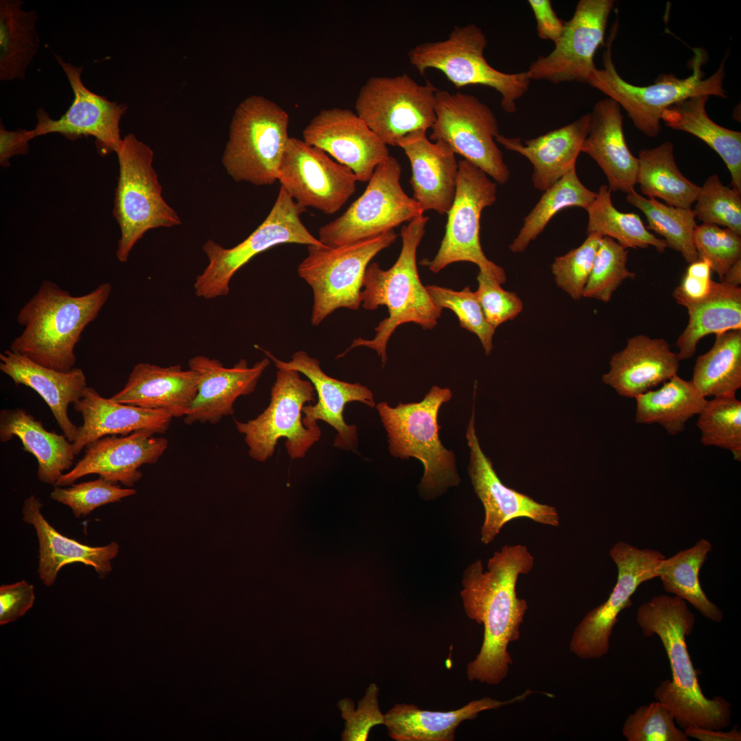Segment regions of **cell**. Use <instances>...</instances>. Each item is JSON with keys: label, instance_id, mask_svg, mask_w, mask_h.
Masks as SVG:
<instances>
[{"label": "cell", "instance_id": "6da1fadb", "mask_svg": "<svg viewBox=\"0 0 741 741\" xmlns=\"http://www.w3.org/2000/svg\"><path fill=\"white\" fill-rule=\"evenodd\" d=\"M533 565L528 548L517 544L495 552L489 560L488 571H484L480 559L464 571L460 595L465 613L484 626L480 650L467 667L469 681L497 685L508 676L513 663L508 646L519 639L528 607L527 601L517 596V582Z\"/></svg>", "mask_w": 741, "mask_h": 741}, {"label": "cell", "instance_id": "7a4b0ae2", "mask_svg": "<svg viewBox=\"0 0 741 741\" xmlns=\"http://www.w3.org/2000/svg\"><path fill=\"white\" fill-rule=\"evenodd\" d=\"M636 620L645 637L657 635L669 659L672 680L663 681L654 698L672 714L679 727L721 730L731 724V705L721 696L707 698L687 648L685 637L696 618L687 602L676 596L658 595L642 604Z\"/></svg>", "mask_w": 741, "mask_h": 741}, {"label": "cell", "instance_id": "3957f363", "mask_svg": "<svg viewBox=\"0 0 741 741\" xmlns=\"http://www.w3.org/2000/svg\"><path fill=\"white\" fill-rule=\"evenodd\" d=\"M112 292L106 282L82 296H73L49 280L20 309L22 333L11 351L47 368L68 372L76 362L75 347L86 327L95 320Z\"/></svg>", "mask_w": 741, "mask_h": 741}, {"label": "cell", "instance_id": "277c9868", "mask_svg": "<svg viewBox=\"0 0 741 741\" xmlns=\"http://www.w3.org/2000/svg\"><path fill=\"white\" fill-rule=\"evenodd\" d=\"M428 220L427 216L422 215L402 226L401 252L391 268L383 270L377 262L368 266L363 280L364 288L360 292L362 307L374 310L379 306H386L389 316L375 328L376 333L373 339H355L337 358L343 357L353 348L366 346L377 353L384 366L387 362L388 342L399 325L413 322L423 329H432L437 325L443 309L434 303L422 284L416 260L417 248Z\"/></svg>", "mask_w": 741, "mask_h": 741}, {"label": "cell", "instance_id": "5b68a950", "mask_svg": "<svg viewBox=\"0 0 741 741\" xmlns=\"http://www.w3.org/2000/svg\"><path fill=\"white\" fill-rule=\"evenodd\" d=\"M616 27L615 24L603 52V69H596L588 84L623 108L635 128L646 136L655 137L659 134L662 114L678 102L697 95L727 97L723 88L724 60L714 74L704 78L700 49H695L692 73L685 78L668 73L660 75L654 84L647 86L626 82L617 71L612 59L611 45Z\"/></svg>", "mask_w": 741, "mask_h": 741}, {"label": "cell", "instance_id": "8992f818", "mask_svg": "<svg viewBox=\"0 0 741 741\" xmlns=\"http://www.w3.org/2000/svg\"><path fill=\"white\" fill-rule=\"evenodd\" d=\"M451 396L449 388L434 386L419 402L400 403L395 408L385 401L377 405L390 454L403 459L414 457L423 463L420 487L427 496L460 482L455 455L443 445L438 424L440 408Z\"/></svg>", "mask_w": 741, "mask_h": 741}, {"label": "cell", "instance_id": "52a82bcc", "mask_svg": "<svg viewBox=\"0 0 741 741\" xmlns=\"http://www.w3.org/2000/svg\"><path fill=\"white\" fill-rule=\"evenodd\" d=\"M289 115L280 106L261 95H250L233 116L222 164L235 181L269 185L278 180L290 139Z\"/></svg>", "mask_w": 741, "mask_h": 741}, {"label": "cell", "instance_id": "ba28073f", "mask_svg": "<svg viewBox=\"0 0 741 741\" xmlns=\"http://www.w3.org/2000/svg\"><path fill=\"white\" fill-rule=\"evenodd\" d=\"M116 154L119 176L113 213L121 231L116 256L120 262H126L148 231L177 226L181 221L162 196L152 166V150L134 134H128Z\"/></svg>", "mask_w": 741, "mask_h": 741}, {"label": "cell", "instance_id": "9c48e42d", "mask_svg": "<svg viewBox=\"0 0 741 741\" xmlns=\"http://www.w3.org/2000/svg\"><path fill=\"white\" fill-rule=\"evenodd\" d=\"M487 39L475 24L456 26L447 38L425 42L408 51L410 64L420 75L434 69L440 71L456 88L469 85L491 87L501 95L502 108L513 113L516 102L528 91L530 79L526 71L506 73L486 61L484 52Z\"/></svg>", "mask_w": 741, "mask_h": 741}, {"label": "cell", "instance_id": "30bf717a", "mask_svg": "<svg viewBox=\"0 0 741 741\" xmlns=\"http://www.w3.org/2000/svg\"><path fill=\"white\" fill-rule=\"evenodd\" d=\"M397 238L392 230L333 248L307 246L308 255L297 271L313 290V325L318 326L337 309H359L364 277L370 261Z\"/></svg>", "mask_w": 741, "mask_h": 741}, {"label": "cell", "instance_id": "8fae6325", "mask_svg": "<svg viewBox=\"0 0 741 741\" xmlns=\"http://www.w3.org/2000/svg\"><path fill=\"white\" fill-rule=\"evenodd\" d=\"M306 208L296 202L280 187L278 196L264 221L246 239L226 248L209 239L202 246L209 263L193 283L197 296L213 299L226 296L232 277L257 255L286 243L323 246L301 220Z\"/></svg>", "mask_w": 741, "mask_h": 741}, {"label": "cell", "instance_id": "7c38bea8", "mask_svg": "<svg viewBox=\"0 0 741 741\" xmlns=\"http://www.w3.org/2000/svg\"><path fill=\"white\" fill-rule=\"evenodd\" d=\"M401 167L389 156L375 169L364 193L340 217L321 226L318 240L333 248L394 230L423 215L401 187Z\"/></svg>", "mask_w": 741, "mask_h": 741}, {"label": "cell", "instance_id": "4fadbf2b", "mask_svg": "<svg viewBox=\"0 0 741 741\" xmlns=\"http://www.w3.org/2000/svg\"><path fill=\"white\" fill-rule=\"evenodd\" d=\"M299 373L292 369H278L268 408L253 419L235 421L252 459L265 462L272 457L281 438H286L285 446L292 460L302 458L320 439L318 426L307 427L303 423L302 408L306 402H315L316 390L311 381L302 379Z\"/></svg>", "mask_w": 741, "mask_h": 741}, {"label": "cell", "instance_id": "5bb4252c", "mask_svg": "<svg viewBox=\"0 0 741 741\" xmlns=\"http://www.w3.org/2000/svg\"><path fill=\"white\" fill-rule=\"evenodd\" d=\"M497 187V183L474 164L465 159L458 162L456 191L444 237L434 259H424L421 265L437 273L453 263L468 261L501 284L506 281L504 270L486 257L480 240L481 214L496 201Z\"/></svg>", "mask_w": 741, "mask_h": 741}, {"label": "cell", "instance_id": "9a60e30c", "mask_svg": "<svg viewBox=\"0 0 741 741\" xmlns=\"http://www.w3.org/2000/svg\"><path fill=\"white\" fill-rule=\"evenodd\" d=\"M434 109L430 140L447 143L497 183L505 184L510 172L496 143L498 122L489 106L473 95L438 89Z\"/></svg>", "mask_w": 741, "mask_h": 741}, {"label": "cell", "instance_id": "2e32d148", "mask_svg": "<svg viewBox=\"0 0 741 741\" xmlns=\"http://www.w3.org/2000/svg\"><path fill=\"white\" fill-rule=\"evenodd\" d=\"M437 90L430 81L420 84L407 73L372 77L359 91L355 113L386 145L398 146L406 135L432 128Z\"/></svg>", "mask_w": 741, "mask_h": 741}, {"label": "cell", "instance_id": "e0dca14e", "mask_svg": "<svg viewBox=\"0 0 741 741\" xmlns=\"http://www.w3.org/2000/svg\"><path fill=\"white\" fill-rule=\"evenodd\" d=\"M609 554L618 570L617 582L607 600L590 610L575 628L569 648L582 659L605 656L620 613L632 605L631 598L643 583L657 578L655 567L666 558L659 551L616 543Z\"/></svg>", "mask_w": 741, "mask_h": 741}, {"label": "cell", "instance_id": "ac0fdd59", "mask_svg": "<svg viewBox=\"0 0 741 741\" xmlns=\"http://www.w3.org/2000/svg\"><path fill=\"white\" fill-rule=\"evenodd\" d=\"M281 187L306 208L339 211L354 193L357 178L348 167L303 140L290 137L279 170Z\"/></svg>", "mask_w": 741, "mask_h": 741}, {"label": "cell", "instance_id": "d6986e66", "mask_svg": "<svg viewBox=\"0 0 741 741\" xmlns=\"http://www.w3.org/2000/svg\"><path fill=\"white\" fill-rule=\"evenodd\" d=\"M613 0H580L572 17L565 23L560 39L548 55L540 56L526 73L530 80L554 84L589 82L596 70L593 58L604 43Z\"/></svg>", "mask_w": 741, "mask_h": 741}, {"label": "cell", "instance_id": "ffe728a7", "mask_svg": "<svg viewBox=\"0 0 741 741\" xmlns=\"http://www.w3.org/2000/svg\"><path fill=\"white\" fill-rule=\"evenodd\" d=\"M54 56L67 77L74 97L67 110L58 119H51L42 107L39 108L36 113L37 124L32 130L34 138L49 133L61 134L71 141L92 136L101 154L116 153L123 139L119 124L128 106L90 91L82 81V66L66 62L56 54Z\"/></svg>", "mask_w": 741, "mask_h": 741}, {"label": "cell", "instance_id": "44dd1931", "mask_svg": "<svg viewBox=\"0 0 741 741\" xmlns=\"http://www.w3.org/2000/svg\"><path fill=\"white\" fill-rule=\"evenodd\" d=\"M474 415L473 408L466 437L470 449L469 474L485 512L481 528L482 542L486 545L493 541L506 523L517 518L524 517L544 525L558 526L559 516L554 507L539 503L502 482L491 460L481 449L475 432Z\"/></svg>", "mask_w": 741, "mask_h": 741}, {"label": "cell", "instance_id": "7402d4cb", "mask_svg": "<svg viewBox=\"0 0 741 741\" xmlns=\"http://www.w3.org/2000/svg\"><path fill=\"white\" fill-rule=\"evenodd\" d=\"M303 141L351 169L360 182L368 181L389 155L386 145L352 110L324 109L303 131Z\"/></svg>", "mask_w": 741, "mask_h": 741}, {"label": "cell", "instance_id": "603a6c76", "mask_svg": "<svg viewBox=\"0 0 741 741\" xmlns=\"http://www.w3.org/2000/svg\"><path fill=\"white\" fill-rule=\"evenodd\" d=\"M154 434L141 430L120 437L106 436L89 443L83 458L55 486L71 485L83 476L98 474L113 483L132 486L142 477L139 468L157 462L168 447L165 438Z\"/></svg>", "mask_w": 741, "mask_h": 741}, {"label": "cell", "instance_id": "cb8c5ba5", "mask_svg": "<svg viewBox=\"0 0 741 741\" xmlns=\"http://www.w3.org/2000/svg\"><path fill=\"white\" fill-rule=\"evenodd\" d=\"M276 367L292 369L305 375L314 386L318 393V401L314 405H304L302 411L305 416L303 423L307 427L318 426L316 421H323L337 431L333 446L341 449L353 450L357 445V430L355 425H347L343 412L347 403L359 401L374 408L375 403L373 394L367 387L360 383L351 384L328 376L320 366L318 360L310 357L306 352L294 353L291 360L283 362L277 359L270 351L256 345Z\"/></svg>", "mask_w": 741, "mask_h": 741}, {"label": "cell", "instance_id": "d4e9b609", "mask_svg": "<svg viewBox=\"0 0 741 741\" xmlns=\"http://www.w3.org/2000/svg\"><path fill=\"white\" fill-rule=\"evenodd\" d=\"M270 363L266 357L248 366L242 359L232 367H226L220 360L204 355H196L188 362L190 369L198 377L197 395L184 421L215 424L224 416L233 415L234 403L240 396L253 392L258 381Z\"/></svg>", "mask_w": 741, "mask_h": 741}, {"label": "cell", "instance_id": "484cf974", "mask_svg": "<svg viewBox=\"0 0 741 741\" xmlns=\"http://www.w3.org/2000/svg\"><path fill=\"white\" fill-rule=\"evenodd\" d=\"M398 147L410 162L413 198L424 211L447 214L455 197L458 174L454 151L443 141H431L423 130L406 135Z\"/></svg>", "mask_w": 741, "mask_h": 741}, {"label": "cell", "instance_id": "4316f807", "mask_svg": "<svg viewBox=\"0 0 741 741\" xmlns=\"http://www.w3.org/2000/svg\"><path fill=\"white\" fill-rule=\"evenodd\" d=\"M679 362L666 340L639 334L611 356L602 379L620 396L635 398L677 375Z\"/></svg>", "mask_w": 741, "mask_h": 741}, {"label": "cell", "instance_id": "83f0119b", "mask_svg": "<svg viewBox=\"0 0 741 741\" xmlns=\"http://www.w3.org/2000/svg\"><path fill=\"white\" fill-rule=\"evenodd\" d=\"M43 504L34 495L23 501V520L32 525L39 543V561L37 572L43 583L50 587L57 578L60 569L73 563H82L95 569L100 578L106 577L113 570L112 560L119 553L117 542L102 546H91L65 537L58 532L44 517Z\"/></svg>", "mask_w": 741, "mask_h": 741}, {"label": "cell", "instance_id": "f1b7e54d", "mask_svg": "<svg viewBox=\"0 0 741 741\" xmlns=\"http://www.w3.org/2000/svg\"><path fill=\"white\" fill-rule=\"evenodd\" d=\"M198 386V375L190 368L140 362L132 368L124 387L110 398L124 404L163 410L180 418L188 413Z\"/></svg>", "mask_w": 741, "mask_h": 741}, {"label": "cell", "instance_id": "f546056e", "mask_svg": "<svg viewBox=\"0 0 741 741\" xmlns=\"http://www.w3.org/2000/svg\"><path fill=\"white\" fill-rule=\"evenodd\" d=\"M581 152L591 157L602 169L611 191L627 194L634 190L637 157L632 154L626 144L621 107L614 100L607 97L595 104Z\"/></svg>", "mask_w": 741, "mask_h": 741}, {"label": "cell", "instance_id": "4dcf8cb0", "mask_svg": "<svg viewBox=\"0 0 741 741\" xmlns=\"http://www.w3.org/2000/svg\"><path fill=\"white\" fill-rule=\"evenodd\" d=\"M73 404L83 419L72 443L75 456L89 443L106 436H126L141 430L164 434L173 418L163 410L146 409L106 399L91 387H87L83 397Z\"/></svg>", "mask_w": 741, "mask_h": 741}, {"label": "cell", "instance_id": "1f68e13d", "mask_svg": "<svg viewBox=\"0 0 741 741\" xmlns=\"http://www.w3.org/2000/svg\"><path fill=\"white\" fill-rule=\"evenodd\" d=\"M0 370L16 385L36 391L49 407L58 425L73 443L78 427L72 423L68 408L83 397L86 379L81 368L62 372L43 366L10 349L0 353Z\"/></svg>", "mask_w": 741, "mask_h": 741}, {"label": "cell", "instance_id": "d6a6232c", "mask_svg": "<svg viewBox=\"0 0 741 741\" xmlns=\"http://www.w3.org/2000/svg\"><path fill=\"white\" fill-rule=\"evenodd\" d=\"M590 113L561 128L526 140L499 134L496 142L525 156L532 165V182L542 191L574 168L589 126Z\"/></svg>", "mask_w": 741, "mask_h": 741}, {"label": "cell", "instance_id": "836d02e7", "mask_svg": "<svg viewBox=\"0 0 741 741\" xmlns=\"http://www.w3.org/2000/svg\"><path fill=\"white\" fill-rule=\"evenodd\" d=\"M533 693L527 690L504 701L484 697L448 711L421 709L413 704H397L384 714V725L388 736L397 741H453L457 727L463 721L475 718L483 711L524 701Z\"/></svg>", "mask_w": 741, "mask_h": 741}, {"label": "cell", "instance_id": "e575fe53", "mask_svg": "<svg viewBox=\"0 0 741 741\" xmlns=\"http://www.w3.org/2000/svg\"><path fill=\"white\" fill-rule=\"evenodd\" d=\"M18 437L24 451L38 462L37 477L47 484L56 485L75 458L73 444L64 434L49 432L43 423L21 408L0 412V440L5 443Z\"/></svg>", "mask_w": 741, "mask_h": 741}, {"label": "cell", "instance_id": "d590c367", "mask_svg": "<svg viewBox=\"0 0 741 741\" xmlns=\"http://www.w3.org/2000/svg\"><path fill=\"white\" fill-rule=\"evenodd\" d=\"M709 97L697 95L678 102L663 112L661 120L669 128L698 137L714 150L730 172L732 188L741 193V132L709 118L705 109Z\"/></svg>", "mask_w": 741, "mask_h": 741}, {"label": "cell", "instance_id": "8d00e7d4", "mask_svg": "<svg viewBox=\"0 0 741 741\" xmlns=\"http://www.w3.org/2000/svg\"><path fill=\"white\" fill-rule=\"evenodd\" d=\"M685 307L688 322L677 340L680 361L694 355L703 337L741 329L740 286L713 281L704 299Z\"/></svg>", "mask_w": 741, "mask_h": 741}, {"label": "cell", "instance_id": "74e56055", "mask_svg": "<svg viewBox=\"0 0 741 741\" xmlns=\"http://www.w3.org/2000/svg\"><path fill=\"white\" fill-rule=\"evenodd\" d=\"M21 0L0 1V80H24L40 44L38 12Z\"/></svg>", "mask_w": 741, "mask_h": 741}, {"label": "cell", "instance_id": "f35d334b", "mask_svg": "<svg viewBox=\"0 0 741 741\" xmlns=\"http://www.w3.org/2000/svg\"><path fill=\"white\" fill-rule=\"evenodd\" d=\"M635 399L636 423H658L670 435L683 432L687 421L699 414L707 401L692 380H685L678 375L665 381L659 389L650 390Z\"/></svg>", "mask_w": 741, "mask_h": 741}, {"label": "cell", "instance_id": "ab89813d", "mask_svg": "<svg viewBox=\"0 0 741 741\" xmlns=\"http://www.w3.org/2000/svg\"><path fill=\"white\" fill-rule=\"evenodd\" d=\"M637 161V184L644 195L661 199L669 206L691 209L700 186L688 180L679 170L670 141L641 150Z\"/></svg>", "mask_w": 741, "mask_h": 741}, {"label": "cell", "instance_id": "60d3db41", "mask_svg": "<svg viewBox=\"0 0 741 741\" xmlns=\"http://www.w3.org/2000/svg\"><path fill=\"white\" fill-rule=\"evenodd\" d=\"M712 550V545L701 539L692 547L661 560L655 567L664 590L690 602L706 619L720 622L723 613L703 591L699 581L700 570Z\"/></svg>", "mask_w": 741, "mask_h": 741}, {"label": "cell", "instance_id": "b9f144b4", "mask_svg": "<svg viewBox=\"0 0 741 741\" xmlns=\"http://www.w3.org/2000/svg\"><path fill=\"white\" fill-rule=\"evenodd\" d=\"M692 381L704 397L736 395L741 387V329L716 335L712 347L697 357Z\"/></svg>", "mask_w": 741, "mask_h": 741}, {"label": "cell", "instance_id": "7bdbcfd3", "mask_svg": "<svg viewBox=\"0 0 741 741\" xmlns=\"http://www.w3.org/2000/svg\"><path fill=\"white\" fill-rule=\"evenodd\" d=\"M611 192L608 185H601L596 199L586 209L587 234L610 237L626 249L652 246L659 252H665L664 240L650 232L637 214L618 211L612 202Z\"/></svg>", "mask_w": 741, "mask_h": 741}, {"label": "cell", "instance_id": "ee69618b", "mask_svg": "<svg viewBox=\"0 0 741 741\" xmlns=\"http://www.w3.org/2000/svg\"><path fill=\"white\" fill-rule=\"evenodd\" d=\"M543 192L538 202L524 218L522 227L510 244L513 252H524L561 210L569 207H580L586 210L597 196L596 192L581 183L576 168Z\"/></svg>", "mask_w": 741, "mask_h": 741}, {"label": "cell", "instance_id": "f6af8a7d", "mask_svg": "<svg viewBox=\"0 0 741 741\" xmlns=\"http://www.w3.org/2000/svg\"><path fill=\"white\" fill-rule=\"evenodd\" d=\"M626 200L644 214L647 228L661 236L667 248L681 253L688 263L698 259L694 244L696 224L692 209L669 206L657 199L646 198L635 189L627 193Z\"/></svg>", "mask_w": 741, "mask_h": 741}, {"label": "cell", "instance_id": "bcb514c9", "mask_svg": "<svg viewBox=\"0 0 741 741\" xmlns=\"http://www.w3.org/2000/svg\"><path fill=\"white\" fill-rule=\"evenodd\" d=\"M698 415L702 443L729 450L741 461V402L735 395L714 397Z\"/></svg>", "mask_w": 741, "mask_h": 741}, {"label": "cell", "instance_id": "7dc6e473", "mask_svg": "<svg viewBox=\"0 0 741 741\" xmlns=\"http://www.w3.org/2000/svg\"><path fill=\"white\" fill-rule=\"evenodd\" d=\"M628 252L613 239L602 237L583 297L607 303L623 281L633 279L635 273L626 266Z\"/></svg>", "mask_w": 741, "mask_h": 741}, {"label": "cell", "instance_id": "c3c4849f", "mask_svg": "<svg viewBox=\"0 0 741 741\" xmlns=\"http://www.w3.org/2000/svg\"><path fill=\"white\" fill-rule=\"evenodd\" d=\"M425 287L437 307L453 311L460 327L477 336L485 354L489 355L493 349L495 328L487 321L475 292L471 291L469 286L460 291L436 285Z\"/></svg>", "mask_w": 741, "mask_h": 741}, {"label": "cell", "instance_id": "681fc988", "mask_svg": "<svg viewBox=\"0 0 741 741\" xmlns=\"http://www.w3.org/2000/svg\"><path fill=\"white\" fill-rule=\"evenodd\" d=\"M693 211L705 224L729 228L741 236V193L722 183L716 174L700 187Z\"/></svg>", "mask_w": 741, "mask_h": 741}, {"label": "cell", "instance_id": "f907efd6", "mask_svg": "<svg viewBox=\"0 0 741 741\" xmlns=\"http://www.w3.org/2000/svg\"><path fill=\"white\" fill-rule=\"evenodd\" d=\"M670 711L659 701L639 706L626 719L622 734L628 741H688L674 724Z\"/></svg>", "mask_w": 741, "mask_h": 741}, {"label": "cell", "instance_id": "816d5d0a", "mask_svg": "<svg viewBox=\"0 0 741 741\" xmlns=\"http://www.w3.org/2000/svg\"><path fill=\"white\" fill-rule=\"evenodd\" d=\"M135 493L133 489L121 488L99 477L95 480L73 484L68 488L55 486L50 496L52 499L68 506L73 515L80 518L99 506L120 502Z\"/></svg>", "mask_w": 741, "mask_h": 741}, {"label": "cell", "instance_id": "f5cc1de1", "mask_svg": "<svg viewBox=\"0 0 741 741\" xmlns=\"http://www.w3.org/2000/svg\"><path fill=\"white\" fill-rule=\"evenodd\" d=\"M602 237L596 233L587 234L580 246L556 257L551 266L558 287L574 300L583 297Z\"/></svg>", "mask_w": 741, "mask_h": 741}, {"label": "cell", "instance_id": "db71d44e", "mask_svg": "<svg viewBox=\"0 0 741 741\" xmlns=\"http://www.w3.org/2000/svg\"><path fill=\"white\" fill-rule=\"evenodd\" d=\"M694 244L698 258L707 261L721 280L741 259V237L731 230L711 224L696 225Z\"/></svg>", "mask_w": 741, "mask_h": 741}, {"label": "cell", "instance_id": "11a10c76", "mask_svg": "<svg viewBox=\"0 0 741 741\" xmlns=\"http://www.w3.org/2000/svg\"><path fill=\"white\" fill-rule=\"evenodd\" d=\"M378 694L377 685L370 683L364 696L358 702L357 709H355L351 699L345 698L338 703L342 717L345 720V728L341 734L342 740L366 741L370 729L384 724V715L379 709Z\"/></svg>", "mask_w": 741, "mask_h": 741}, {"label": "cell", "instance_id": "9f6ffc18", "mask_svg": "<svg viewBox=\"0 0 741 741\" xmlns=\"http://www.w3.org/2000/svg\"><path fill=\"white\" fill-rule=\"evenodd\" d=\"M477 281L475 293L487 321L494 328L521 313L523 303L515 292L505 290L495 279L480 271Z\"/></svg>", "mask_w": 741, "mask_h": 741}, {"label": "cell", "instance_id": "6f0895ef", "mask_svg": "<svg viewBox=\"0 0 741 741\" xmlns=\"http://www.w3.org/2000/svg\"><path fill=\"white\" fill-rule=\"evenodd\" d=\"M709 263L702 259L689 263L680 284L672 296L677 303L685 307L704 299L709 293L713 280Z\"/></svg>", "mask_w": 741, "mask_h": 741}, {"label": "cell", "instance_id": "680465c9", "mask_svg": "<svg viewBox=\"0 0 741 741\" xmlns=\"http://www.w3.org/2000/svg\"><path fill=\"white\" fill-rule=\"evenodd\" d=\"M35 601L34 585L25 580L0 587V625L24 615Z\"/></svg>", "mask_w": 741, "mask_h": 741}, {"label": "cell", "instance_id": "91938a15", "mask_svg": "<svg viewBox=\"0 0 741 741\" xmlns=\"http://www.w3.org/2000/svg\"><path fill=\"white\" fill-rule=\"evenodd\" d=\"M528 3L536 19L539 37L555 44L563 34L565 22L558 17L550 0H529Z\"/></svg>", "mask_w": 741, "mask_h": 741}, {"label": "cell", "instance_id": "94428289", "mask_svg": "<svg viewBox=\"0 0 741 741\" xmlns=\"http://www.w3.org/2000/svg\"><path fill=\"white\" fill-rule=\"evenodd\" d=\"M34 139L32 130L18 128L7 130L0 125V164L3 167L10 165V158L15 155H25L29 152V142Z\"/></svg>", "mask_w": 741, "mask_h": 741}, {"label": "cell", "instance_id": "6125c7cd", "mask_svg": "<svg viewBox=\"0 0 741 741\" xmlns=\"http://www.w3.org/2000/svg\"><path fill=\"white\" fill-rule=\"evenodd\" d=\"M686 736L701 741H740L741 732L736 726L731 731L712 730L690 727L683 730Z\"/></svg>", "mask_w": 741, "mask_h": 741}, {"label": "cell", "instance_id": "be15d7a7", "mask_svg": "<svg viewBox=\"0 0 741 741\" xmlns=\"http://www.w3.org/2000/svg\"><path fill=\"white\" fill-rule=\"evenodd\" d=\"M720 282L731 285L740 286L741 259L738 260L728 269Z\"/></svg>", "mask_w": 741, "mask_h": 741}]
</instances>
